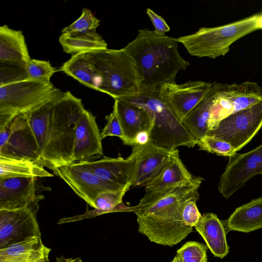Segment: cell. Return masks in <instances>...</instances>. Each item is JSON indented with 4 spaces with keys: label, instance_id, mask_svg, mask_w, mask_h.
<instances>
[{
    "label": "cell",
    "instance_id": "5bb4252c",
    "mask_svg": "<svg viewBox=\"0 0 262 262\" xmlns=\"http://www.w3.org/2000/svg\"><path fill=\"white\" fill-rule=\"evenodd\" d=\"M43 199L37 193L36 178H0V210L20 209Z\"/></svg>",
    "mask_w": 262,
    "mask_h": 262
},
{
    "label": "cell",
    "instance_id": "e575fe53",
    "mask_svg": "<svg viewBox=\"0 0 262 262\" xmlns=\"http://www.w3.org/2000/svg\"><path fill=\"white\" fill-rule=\"evenodd\" d=\"M196 145L200 150L220 156L231 157L236 154L230 143L208 135L199 140Z\"/></svg>",
    "mask_w": 262,
    "mask_h": 262
},
{
    "label": "cell",
    "instance_id": "9a60e30c",
    "mask_svg": "<svg viewBox=\"0 0 262 262\" xmlns=\"http://www.w3.org/2000/svg\"><path fill=\"white\" fill-rule=\"evenodd\" d=\"M102 140L95 117L85 109L79 119L76 130L73 163L93 161L102 156Z\"/></svg>",
    "mask_w": 262,
    "mask_h": 262
},
{
    "label": "cell",
    "instance_id": "5b68a950",
    "mask_svg": "<svg viewBox=\"0 0 262 262\" xmlns=\"http://www.w3.org/2000/svg\"><path fill=\"white\" fill-rule=\"evenodd\" d=\"M158 91L142 93L137 96L122 99L149 113L152 119L150 134V141L154 145L169 150H174L182 146L193 147L198 140L159 97Z\"/></svg>",
    "mask_w": 262,
    "mask_h": 262
},
{
    "label": "cell",
    "instance_id": "ac0fdd59",
    "mask_svg": "<svg viewBox=\"0 0 262 262\" xmlns=\"http://www.w3.org/2000/svg\"><path fill=\"white\" fill-rule=\"evenodd\" d=\"M135 146L138 149L134 177L131 187L145 186L156 177L171 159L176 149L154 145Z\"/></svg>",
    "mask_w": 262,
    "mask_h": 262
},
{
    "label": "cell",
    "instance_id": "484cf974",
    "mask_svg": "<svg viewBox=\"0 0 262 262\" xmlns=\"http://www.w3.org/2000/svg\"><path fill=\"white\" fill-rule=\"evenodd\" d=\"M223 92L232 104L234 113L249 108L262 100V88L255 82L224 84Z\"/></svg>",
    "mask_w": 262,
    "mask_h": 262
},
{
    "label": "cell",
    "instance_id": "7c38bea8",
    "mask_svg": "<svg viewBox=\"0 0 262 262\" xmlns=\"http://www.w3.org/2000/svg\"><path fill=\"white\" fill-rule=\"evenodd\" d=\"M262 174V144L246 153L229 157L218 189L226 199L232 196L252 178Z\"/></svg>",
    "mask_w": 262,
    "mask_h": 262
},
{
    "label": "cell",
    "instance_id": "6da1fadb",
    "mask_svg": "<svg viewBox=\"0 0 262 262\" xmlns=\"http://www.w3.org/2000/svg\"><path fill=\"white\" fill-rule=\"evenodd\" d=\"M84 110L81 99L57 89L26 112L45 167L53 170L73 163L76 130Z\"/></svg>",
    "mask_w": 262,
    "mask_h": 262
},
{
    "label": "cell",
    "instance_id": "f1b7e54d",
    "mask_svg": "<svg viewBox=\"0 0 262 262\" xmlns=\"http://www.w3.org/2000/svg\"><path fill=\"white\" fill-rule=\"evenodd\" d=\"M59 41L64 51L72 55L107 49V44L96 31L72 35L61 34Z\"/></svg>",
    "mask_w": 262,
    "mask_h": 262
},
{
    "label": "cell",
    "instance_id": "d4e9b609",
    "mask_svg": "<svg viewBox=\"0 0 262 262\" xmlns=\"http://www.w3.org/2000/svg\"><path fill=\"white\" fill-rule=\"evenodd\" d=\"M129 189V188L127 187L118 191H107L101 192L96 198L95 208L93 210H89L87 207L86 211L84 214L62 218L61 222L62 224L75 222L110 212H133L134 207H127L122 203V199Z\"/></svg>",
    "mask_w": 262,
    "mask_h": 262
},
{
    "label": "cell",
    "instance_id": "7bdbcfd3",
    "mask_svg": "<svg viewBox=\"0 0 262 262\" xmlns=\"http://www.w3.org/2000/svg\"><path fill=\"white\" fill-rule=\"evenodd\" d=\"M171 262H182L180 258L176 255Z\"/></svg>",
    "mask_w": 262,
    "mask_h": 262
},
{
    "label": "cell",
    "instance_id": "4dcf8cb0",
    "mask_svg": "<svg viewBox=\"0 0 262 262\" xmlns=\"http://www.w3.org/2000/svg\"><path fill=\"white\" fill-rule=\"evenodd\" d=\"M100 20L88 9H82L80 16L69 26L64 28L61 34L72 35L96 31Z\"/></svg>",
    "mask_w": 262,
    "mask_h": 262
},
{
    "label": "cell",
    "instance_id": "52a82bcc",
    "mask_svg": "<svg viewBox=\"0 0 262 262\" xmlns=\"http://www.w3.org/2000/svg\"><path fill=\"white\" fill-rule=\"evenodd\" d=\"M56 89L51 82L33 80L0 86V128L16 115L40 104Z\"/></svg>",
    "mask_w": 262,
    "mask_h": 262
},
{
    "label": "cell",
    "instance_id": "d590c367",
    "mask_svg": "<svg viewBox=\"0 0 262 262\" xmlns=\"http://www.w3.org/2000/svg\"><path fill=\"white\" fill-rule=\"evenodd\" d=\"M107 123L101 133L102 139H103L108 136H116L120 138L123 143L125 141V136L118 117L117 108L115 104H114L112 112L107 117Z\"/></svg>",
    "mask_w": 262,
    "mask_h": 262
},
{
    "label": "cell",
    "instance_id": "8fae6325",
    "mask_svg": "<svg viewBox=\"0 0 262 262\" xmlns=\"http://www.w3.org/2000/svg\"><path fill=\"white\" fill-rule=\"evenodd\" d=\"M53 171L77 195L94 208H95L96 198L100 193L107 191H118L130 188L123 187L102 181L82 163L61 166L54 168Z\"/></svg>",
    "mask_w": 262,
    "mask_h": 262
},
{
    "label": "cell",
    "instance_id": "7402d4cb",
    "mask_svg": "<svg viewBox=\"0 0 262 262\" xmlns=\"http://www.w3.org/2000/svg\"><path fill=\"white\" fill-rule=\"evenodd\" d=\"M30 57L22 31L0 27V62H27Z\"/></svg>",
    "mask_w": 262,
    "mask_h": 262
},
{
    "label": "cell",
    "instance_id": "d6a6232c",
    "mask_svg": "<svg viewBox=\"0 0 262 262\" xmlns=\"http://www.w3.org/2000/svg\"><path fill=\"white\" fill-rule=\"evenodd\" d=\"M208 247L203 243L189 241L177 251L182 262H207Z\"/></svg>",
    "mask_w": 262,
    "mask_h": 262
},
{
    "label": "cell",
    "instance_id": "74e56055",
    "mask_svg": "<svg viewBox=\"0 0 262 262\" xmlns=\"http://www.w3.org/2000/svg\"><path fill=\"white\" fill-rule=\"evenodd\" d=\"M146 14L151 21L154 27V31L160 35H164L165 33L170 30V27L161 16L157 14L149 8L146 9Z\"/></svg>",
    "mask_w": 262,
    "mask_h": 262
},
{
    "label": "cell",
    "instance_id": "3957f363",
    "mask_svg": "<svg viewBox=\"0 0 262 262\" xmlns=\"http://www.w3.org/2000/svg\"><path fill=\"white\" fill-rule=\"evenodd\" d=\"M177 38L140 29L124 49L134 60L141 79V93L158 91L166 83L176 82L178 72L190 65L180 55Z\"/></svg>",
    "mask_w": 262,
    "mask_h": 262
},
{
    "label": "cell",
    "instance_id": "4316f807",
    "mask_svg": "<svg viewBox=\"0 0 262 262\" xmlns=\"http://www.w3.org/2000/svg\"><path fill=\"white\" fill-rule=\"evenodd\" d=\"M60 70L83 85L96 91L97 74L88 53L72 55Z\"/></svg>",
    "mask_w": 262,
    "mask_h": 262
},
{
    "label": "cell",
    "instance_id": "1f68e13d",
    "mask_svg": "<svg viewBox=\"0 0 262 262\" xmlns=\"http://www.w3.org/2000/svg\"><path fill=\"white\" fill-rule=\"evenodd\" d=\"M0 63V86L31 80L27 70V62H3Z\"/></svg>",
    "mask_w": 262,
    "mask_h": 262
},
{
    "label": "cell",
    "instance_id": "30bf717a",
    "mask_svg": "<svg viewBox=\"0 0 262 262\" xmlns=\"http://www.w3.org/2000/svg\"><path fill=\"white\" fill-rule=\"evenodd\" d=\"M38 203L14 210H0V249L41 237L37 218Z\"/></svg>",
    "mask_w": 262,
    "mask_h": 262
},
{
    "label": "cell",
    "instance_id": "4fadbf2b",
    "mask_svg": "<svg viewBox=\"0 0 262 262\" xmlns=\"http://www.w3.org/2000/svg\"><path fill=\"white\" fill-rule=\"evenodd\" d=\"M213 83L202 81H189L180 84L166 83L160 86L158 95L182 123L210 92Z\"/></svg>",
    "mask_w": 262,
    "mask_h": 262
},
{
    "label": "cell",
    "instance_id": "603a6c76",
    "mask_svg": "<svg viewBox=\"0 0 262 262\" xmlns=\"http://www.w3.org/2000/svg\"><path fill=\"white\" fill-rule=\"evenodd\" d=\"M218 83L213 82L212 87L208 94L182 121L184 127L198 141L207 136L209 132L208 122L210 109Z\"/></svg>",
    "mask_w": 262,
    "mask_h": 262
},
{
    "label": "cell",
    "instance_id": "8d00e7d4",
    "mask_svg": "<svg viewBox=\"0 0 262 262\" xmlns=\"http://www.w3.org/2000/svg\"><path fill=\"white\" fill-rule=\"evenodd\" d=\"M198 199L199 198L190 199L184 206L182 219L183 223L188 226L194 227L202 216L196 205Z\"/></svg>",
    "mask_w": 262,
    "mask_h": 262
},
{
    "label": "cell",
    "instance_id": "f35d334b",
    "mask_svg": "<svg viewBox=\"0 0 262 262\" xmlns=\"http://www.w3.org/2000/svg\"><path fill=\"white\" fill-rule=\"evenodd\" d=\"M150 133V130H147L138 133L134 138L133 146H145L151 143Z\"/></svg>",
    "mask_w": 262,
    "mask_h": 262
},
{
    "label": "cell",
    "instance_id": "44dd1931",
    "mask_svg": "<svg viewBox=\"0 0 262 262\" xmlns=\"http://www.w3.org/2000/svg\"><path fill=\"white\" fill-rule=\"evenodd\" d=\"M223 223L227 233L229 231L249 233L261 228L262 197L236 208Z\"/></svg>",
    "mask_w": 262,
    "mask_h": 262
},
{
    "label": "cell",
    "instance_id": "ab89813d",
    "mask_svg": "<svg viewBox=\"0 0 262 262\" xmlns=\"http://www.w3.org/2000/svg\"><path fill=\"white\" fill-rule=\"evenodd\" d=\"M56 262H83L79 257L75 258H68L65 257L63 256H61L60 257H57L56 258Z\"/></svg>",
    "mask_w": 262,
    "mask_h": 262
},
{
    "label": "cell",
    "instance_id": "e0dca14e",
    "mask_svg": "<svg viewBox=\"0 0 262 262\" xmlns=\"http://www.w3.org/2000/svg\"><path fill=\"white\" fill-rule=\"evenodd\" d=\"M194 176L188 171L176 149L159 174L145 186V193L138 205L149 203L177 186L192 181Z\"/></svg>",
    "mask_w": 262,
    "mask_h": 262
},
{
    "label": "cell",
    "instance_id": "836d02e7",
    "mask_svg": "<svg viewBox=\"0 0 262 262\" xmlns=\"http://www.w3.org/2000/svg\"><path fill=\"white\" fill-rule=\"evenodd\" d=\"M28 75L31 80L51 82V77L56 72L49 61L30 58L26 63Z\"/></svg>",
    "mask_w": 262,
    "mask_h": 262
},
{
    "label": "cell",
    "instance_id": "9c48e42d",
    "mask_svg": "<svg viewBox=\"0 0 262 262\" xmlns=\"http://www.w3.org/2000/svg\"><path fill=\"white\" fill-rule=\"evenodd\" d=\"M0 156L30 160L45 167L26 112L0 128Z\"/></svg>",
    "mask_w": 262,
    "mask_h": 262
},
{
    "label": "cell",
    "instance_id": "83f0119b",
    "mask_svg": "<svg viewBox=\"0 0 262 262\" xmlns=\"http://www.w3.org/2000/svg\"><path fill=\"white\" fill-rule=\"evenodd\" d=\"M54 175L45 166L35 161L0 156V178L5 177H51Z\"/></svg>",
    "mask_w": 262,
    "mask_h": 262
},
{
    "label": "cell",
    "instance_id": "cb8c5ba5",
    "mask_svg": "<svg viewBox=\"0 0 262 262\" xmlns=\"http://www.w3.org/2000/svg\"><path fill=\"white\" fill-rule=\"evenodd\" d=\"M51 249L35 237L0 249V262H27L46 255Z\"/></svg>",
    "mask_w": 262,
    "mask_h": 262
},
{
    "label": "cell",
    "instance_id": "f546056e",
    "mask_svg": "<svg viewBox=\"0 0 262 262\" xmlns=\"http://www.w3.org/2000/svg\"><path fill=\"white\" fill-rule=\"evenodd\" d=\"M224 84L219 83L210 109L208 122L209 131L215 128L220 122L234 113L232 104L223 92Z\"/></svg>",
    "mask_w": 262,
    "mask_h": 262
},
{
    "label": "cell",
    "instance_id": "60d3db41",
    "mask_svg": "<svg viewBox=\"0 0 262 262\" xmlns=\"http://www.w3.org/2000/svg\"><path fill=\"white\" fill-rule=\"evenodd\" d=\"M256 28L257 30L262 29V14H258L256 20Z\"/></svg>",
    "mask_w": 262,
    "mask_h": 262
},
{
    "label": "cell",
    "instance_id": "277c9868",
    "mask_svg": "<svg viewBox=\"0 0 262 262\" xmlns=\"http://www.w3.org/2000/svg\"><path fill=\"white\" fill-rule=\"evenodd\" d=\"M97 74L96 91L114 99L141 93V79L136 64L124 48L88 52Z\"/></svg>",
    "mask_w": 262,
    "mask_h": 262
},
{
    "label": "cell",
    "instance_id": "b9f144b4",
    "mask_svg": "<svg viewBox=\"0 0 262 262\" xmlns=\"http://www.w3.org/2000/svg\"><path fill=\"white\" fill-rule=\"evenodd\" d=\"M49 255H46L45 256H42L36 259H34L27 262H49Z\"/></svg>",
    "mask_w": 262,
    "mask_h": 262
},
{
    "label": "cell",
    "instance_id": "2e32d148",
    "mask_svg": "<svg viewBox=\"0 0 262 262\" xmlns=\"http://www.w3.org/2000/svg\"><path fill=\"white\" fill-rule=\"evenodd\" d=\"M138 152L137 148L133 146L131 155L126 159L104 157L98 160L82 163L103 181L123 187H130L134 177Z\"/></svg>",
    "mask_w": 262,
    "mask_h": 262
},
{
    "label": "cell",
    "instance_id": "ba28073f",
    "mask_svg": "<svg viewBox=\"0 0 262 262\" xmlns=\"http://www.w3.org/2000/svg\"><path fill=\"white\" fill-rule=\"evenodd\" d=\"M262 127V100L222 120L208 136L230 143L235 151L246 145Z\"/></svg>",
    "mask_w": 262,
    "mask_h": 262
},
{
    "label": "cell",
    "instance_id": "7a4b0ae2",
    "mask_svg": "<svg viewBox=\"0 0 262 262\" xmlns=\"http://www.w3.org/2000/svg\"><path fill=\"white\" fill-rule=\"evenodd\" d=\"M202 181L194 177L149 203L134 206L138 231L161 245L172 247L180 243L193 229L182 221L184 206L189 200L199 198L198 190Z\"/></svg>",
    "mask_w": 262,
    "mask_h": 262
},
{
    "label": "cell",
    "instance_id": "d6986e66",
    "mask_svg": "<svg viewBox=\"0 0 262 262\" xmlns=\"http://www.w3.org/2000/svg\"><path fill=\"white\" fill-rule=\"evenodd\" d=\"M118 117L125 136L123 143L133 146L136 134L142 130H151L152 119L144 108L119 98L114 99Z\"/></svg>",
    "mask_w": 262,
    "mask_h": 262
},
{
    "label": "cell",
    "instance_id": "ffe728a7",
    "mask_svg": "<svg viewBox=\"0 0 262 262\" xmlns=\"http://www.w3.org/2000/svg\"><path fill=\"white\" fill-rule=\"evenodd\" d=\"M194 227L214 256L223 258L227 255L229 250L226 239L227 232L223 221L215 214H203Z\"/></svg>",
    "mask_w": 262,
    "mask_h": 262
},
{
    "label": "cell",
    "instance_id": "8992f818",
    "mask_svg": "<svg viewBox=\"0 0 262 262\" xmlns=\"http://www.w3.org/2000/svg\"><path fill=\"white\" fill-rule=\"evenodd\" d=\"M255 14L215 27H202L195 33L177 38L192 56L215 59L225 56L237 40L256 30Z\"/></svg>",
    "mask_w": 262,
    "mask_h": 262
}]
</instances>
